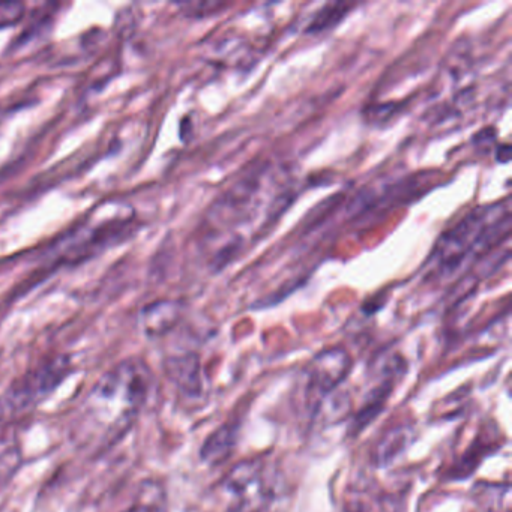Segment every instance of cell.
<instances>
[{"label": "cell", "mask_w": 512, "mask_h": 512, "mask_svg": "<svg viewBox=\"0 0 512 512\" xmlns=\"http://www.w3.org/2000/svg\"><path fill=\"white\" fill-rule=\"evenodd\" d=\"M125 512H169L163 485L157 481H146L140 487L133 505Z\"/></svg>", "instance_id": "obj_11"}, {"label": "cell", "mask_w": 512, "mask_h": 512, "mask_svg": "<svg viewBox=\"0 0 512 512\" xmlns=\"http://www.w3.org/2000/svg\"><path fill=\"white\" fill-rule=\"evenodd\" d=\"M164 371L184 397L200 400L205 394V373L196 353L169 356L164 361Z\"/></svg>", "instance_id": "obj_7"}, {"label": "cell", "mask_w": 512, "mask_h": 512, "mask_svg": "<svg viewBox=\"0 0 512 512\" xmlns=\"http://www.w3.org/2000/svg\"><path fill=\"white\" fill-rule=\"evenodd\" d=\"M509 227L511 215L508 206L476 209L439 239L434 251L437 268L451 274L460 268L466 257L491 250L502 235L509 236Z\"/></svg>", "instance_id": "obj_3"}, {"label": "cell", "mask_w": 512, "mask_h": 512, "mask_svg": "<svg viewBox=\"0 0 512 512\" xmlns=\"http://www.w3.org/2000/svg\"><path fill=\"white\" fill-rule=\"evenodd\" d=\"M154 376L140 358H128L101 376L83 404L86 437L109 448L133 428L151 397Z\"/></svg>", "instance_id": "obj_1"}, {"label": "cell", "mask_w": 512, "mask_h": 512, "mask_svg": "<svg viewBox=\"0 0 512 512\" xmlns=\"http://www.w3.org/2000/svg\"><path fill=\"white\" fill-rule=\"evenodd\" d=\"M182 316V305L163 301L149 305L140 314V326L148 338H160L172 331Z\"/></svg>", "instance_id": "obj_9"}, {"label": "cell", "mask_w": 512, "mask_h": 512, "mask_svg": "<svg viewBox=\"0 0 512 512\" xmlns=\"http://www.w3.org/2000/svg\"><path fill=\"white\" fill-rule=\"evenodd\" d=\"M25 16V5L17 2H4L0 4V29L16 25Z\"/></svg>", "instance_id": "obj_13"}, {"label": "cell", "mask_w": 512, "mask_h": 512, "mask_svg": "<svg viewBox=\"0 0 512 512\" xmlns=\"http://www.w3.org/2000/svg\"><path fill=\"white\" fill-rule=\"evenodd\" d=\"M412 442V434L407 428L397 427L382 437L376 452H374V463L379 467L389 466L395 458L403 454L404 449Z\"/></svg>", "instance_id": "obj_10"}, {"label": "cell", "mask_w": 512, "mask_h": 512, "mask_svg": "<svg viewBox=\"0 0 512 512\" xmlns=\"http://www.w3.org/2000/svg\"><path fill=\"white\" fill-rule=\"evenodd\" d=\"M230 500L224 512H286L290 491L281 470L263 458L233 466L223 481Z\"/></svg>", "instance_id": "obj_2"}, {"label": "cell", "mask_w": 512, "mask_h": 512, "mask_svg": "<svg viewBox=\"0 0 512 512\" xmlns=\"http://www.w3.org/2000/svg\"><path fill=\"white\" fill-rule=\"evenodd\" d=\"M73 364L67 356H58L17 379L8 389V406L16 412L32 409L46 400L70 376Z\"/></svg>", "instance_id": "obj_4"}, {"label": "cell", "mask_w": 512, "mask_h": 512, "mask_svg": "<svg viewBox=\"0 0 512 512\" xmlns=\"http://www.w3.org/2000/svg\"><path fill=\"white\" fill-rule=\"evenodd\" d=\"M353 361L341 347H331L317 353L305 368L307 398L313 415L319 412L323 400L334 394L341 383L349 377Z\"/></svg>", "instance_id": "obj_5"}, {"label": "cell", "mask_w": 512, "mask_h": 512, "mask_svg": "<svg viewBox=\"0 0 512 512\" xmlns=\"http://www.w3.org/2000/svg\"><path fill=\"white\" fill-rule=\"evenodd\" d=\"M239 430L238 422H226L212 431L200 448L203 463L217 467L229 460L238 445Z\"/></svg>", "instance_id": "obj_8"}, {"label": "cell", "mask_w": 512, "mask_h": 512, "mask_svg": "<svg viewBox=\"0 0 512 512\" xmlns=\"http://www.w3.org/2000/svg\"><path fill=\"white\" fill-rule=\"evenodd\" d=\"M404 371H406V364H404L403 359H400L392 367V370H389V368L383 370L382 380H379V383L368 392L364 403L359 407L356 415L353 416L352 422L349 425V433H347L349 437L359 436L368 425L376 421L377 416L385 409L386 403H388L389 397L394 392L398 380L404 376Z\"/></svg>", "instance_id": "obj_6"}, {"label": "cell", "mask_w": 512, "mask_h": 512, "mask_svg": "<svg viewBox=\"0 0 512 512\" xmlns=\"http://www.w3.org/2000/svg\"><path fill=\"white\" fill-rule=\"evenodd\" d=\"M350 7L346 4H328L314 14L307 26V34H320V32L329 31L337 26L341 20L349 13Z\"/></svg>", "instance_id": "obj_12"}]
</instances>
